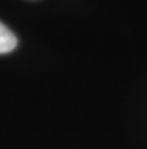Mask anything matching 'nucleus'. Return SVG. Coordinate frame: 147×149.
<instances>
[{
    "mask_svg": "<svg viewBox=\"0 0 147 149\" xmlns=\"http://www.w3.org/2000/svg\"><path fill=\"white\" fill-rule=\"evenodd\" d=\"M15 47H17V36L12 30H9V27H6L0 21V54L9 53Z\"/></svg>",
    "mask_w": 147,
    "mask_h": 149,
    "instance_id": "f257e3e1",
    "label": "nucleus"
}]
</instances>
